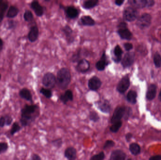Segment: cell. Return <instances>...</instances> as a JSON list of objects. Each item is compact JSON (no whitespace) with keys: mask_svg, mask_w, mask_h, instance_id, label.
Instances as JSON below:
<instances>
[{"mask_svg":"<svg viewBox=\"0 0 161 160\" xmlns=\"http://www.w3.org/2000/svg\"><path fill=\"white\" fill-rule=\"evenodd\" d=\"M38 106L36 105H25L21 110L20 123L23 126H27L36 119L34 114L37 110Z\"/></svg>","mask_w":161,"mask_h":160,"instance_id":"1","label":"cell"},{"mask_svg":"<svg viewBox=\"0 0 161 160\" xmlns=\"http://www.w3.org/2000/svg\"><path fill=\"white\" fill-rule=\"evenodd\" d=\"M71 74L69 69L63 68L57 73L56 83L59 88L65 89L69 86L71 81Z\"/></svg>","mask_w":161,"mask_h":160,"instance_id":"2","label":"cell"},{"mask_svg":"<svg viewBox=\"0 0 161 160\" xmlns=\"http://www.w3.org/2000/svg\"><path fill=\"white\" fill-rule=\"evenodd\" d=\"M126 109L127 107L125 106H118L116 108L111 119V123L113 124L121 121V119L125 116Z\"/></svg>","mask_w":161,"mask_h":160,"instance_id":"3","label":"cell"},{"mask_svg":"<svg viewBox=\"0 0 161 160\" xmlns=\"http://www.w3.org/2000/svg\"><path fill=\"white\" fill-rule=\"evenodd\" d=\"M151 19L152 18L150 14L144 13L141 17H139L137 20L136 24L141 29H145L149 27L151 24Z\"/></svg>","mask_w":161,"mask_h":160,"instance_id":"4","label":"cell"},{"mask_svg":"<svg viewBox=\"0 0 161 160\" xmlns=\"http://www.w3.org/2000/svg\"><path fill=\"white\" fill-rule=\"evenodd\" d=\"M139 12L134 8L129 7L124 10V18L125 20L129 22L135 20L138 18Z\"/></svg>","mask_w":161,"mask_h":160,"instance_id":"5","label":"cell"},{"mask_svg":"<svg viewBox=\"0 0 161 160\" xmlns=\"http://www.w3.org/2000/svg\"><path fill=\"white\" fill-rule=\"evenodd\" d=\"M56 83V79L53 74L48 72L44 75L42 79V84L48 89L53 88Z\"/></svg>","mask_w":161,"mask_h":160,"instance_id":"6","label":"cell"},{"mask_svg":"<svg viewBox=\"0 0 161 160\" xmlns=\"http://www.w3.org/2000/svg\"><path fill=\"white\" fill-rule=\"evenodd\" d=\"M126 23L122 22L119 24V29L118 31V34L122 39L130 40L132 38V34L126 27Z\"/></svg>","mask_w":161,"mask_h":160,"instance_id":"7","label":"cell"},{"mask_svg":"<svg viewBox=\"0 0 161 160\" xmlns=\"http://www.w3.org/2000/svg\"><path fill=\"white\" fill-rule=\"evenodd\" d=\"M130 81L128 76H125L123 77L118 83L117 86V90L121 94H124L129 87Z\"/></svg>","mask_w":161,"mask_h":160,"instance_id":"8","label":"cell"},{"mask_svg":"<svg viewBox=\"0 0 161 160\" xmlns=\"http://www.w3.org/2000/svg\"><path fill=\"white\" fill-rule=\"evenodd\" d=\"M135 54L133 52H128L126 54L122 59V65L124 68L131 66L135 60Z\"/></svg>","mask_w":161,"mask_h":160,"instance_id":"9","label":"cell"},{"mask_svg":"<svg viewBox=\"0 0 161 160\" xmlns=\"http://www.w3.org/2000/svg\"><path fill=\"white\" fill-rule=\"evenodd\" d=\"M97 109L105 114L109 113L111 110V106L109 102L107 100L98 101L96 103Z\"/></svg>","mask_w":161,"mask_h":160,"instance_id":"10","label":"cell"},{"mask_svg":"<svg viewBox=\"0 0 161 160\" xmlns=\"http://www.w3.org/2000/svg\"><path fill=\"white\" fill-rule=\"evenodd\" d=\"M102 85L100 79L96 76L92 77L88 82V86L92 91H97Z\"/></svg>","mask_w":161,"mask_h":160,"instance_id":"11","label":"cell"},{"mask_svg":"<svg viewBox=\"0 0 161 160\" xmlns=\"http://www.w3.org/2000/svg\"><path fill=\"white\" fill-rule=\"evenodd\" d=\"M126 154L120 149H116L112 152L109 160H125Z\"/></svg>","mask_w":161,"mask_h":160,"instance_id":"12","label":"cell"},{"mask_svg":"<svg viewBox=\"0 0 161 160\" xmlns=\"http://www.w3.org/2000/svg\"><path fill=\"white\" fill-rule=\"evenodd\" d=\"M90 68V64L89 61L86 59H82L79 61L78 65L76 66V69L77 71L82 73L87 72Z\"/></svg>","mask_w":161,"mask_h":160,"instance_id":"13","label":"cell"},{"mask_svg":"<svg viewBox=\"0 0 161 160\" xmlns=\"http://www.w3.org/2000/svg\"><path fill=\"white\" fill-rule=\"evenodd\" d=\"M64 157L68 160H75L77 158V151L75 147H69L64 152Z\"/></svg>","mask_w":161,"mask_h":160,"instance_id":"14","label":"cell"},{"mask_svg":"<svg viewBox=\"0 0 161 160\" xmlns=\"http://www.w3.org/2000/svg\"><path fill=\"white\" fill-rule=\"evenodd\" d=\"M108 65L107 57L105 52L102 54L101 59L96 64V67L99 71H103L105 70V68Z\"/></svg>","mask_w":161,"mask_h":160,"instance_id":"15","label":"cell"},{"mask_svg":"<svg viewBox=\"0 0 161 160\" xmlns=\"http://www.w3.org/2000/svg\"><path fill=\"white\" fill-rule=\"evenodd\" d=\"M38 36L39 29L37 26H33L31 27L28 35V39L30 41L35 42L37 39Z\"/></svg>","mask_w":161,"mask_h":160,"instance_id":"16","label":"cell"},{"mask_svg":"<svg viewBox=\"0 0 161 160\" xmlns=\"http://www.w3.org/2000/svg\"><path fill=\"white\" fill-rule=\"evenodd\" d=\"M157 85L155 84H151L147 89L146 94V98L148 100L151 101L154 99L157 95Z\"/></svg>","mask_w":161,"mask_h":160,"instance_id":"17","label":"cell"},{"mask_svg":"<svg viewBox=\"0 0 161 160\" xmlns=\"http://www.w3.org/2000/svg\"><path fill=\"white\" fill-rule=\"evenodd\" d=\"M32 9L35 11V13L38 17H41L43 14V9L42 7L40 4L37 1H33L31 4Z\"/></svg>","mask_w":161,"mask_h":160,"instance_id":"18","label":"cell"},{"mask_svg":"<svg viewBox=\"0 0 161 160\" xmlns=\"http://www.w3.org/2000/svg\"><path fill=\"white\" fill-rule=\"evenodd\" d=\"M128 3L134 8H143L147 7V0H130Z\"/></svg>","mask_w":161,"mask_h":160,"instance_id":"19","label":"cell"},{"mask_svg":"<svg viewBox=\"0 0 161 160\" xmlns=\"http://www.w3.org/2000/svg\"><path fill=\"white\" fill-rule=\"evenodd\" d=\"M20 96L21 98L27 101H31L32 102L33 101V99H32V94L31 92L27 88H23L20 91L19 93Z\"/></svg>","mask_w":161,"mask_h":160,"instance_id":"20","label":"cell"},{"mask_svg":"<svg viewBox=\"0 0 161 160\" xmlns=\"http://www.w3.org/2000/svg\"><path fill=\"white\" fill-rule=\"evenodd\" d=\"M60 100L64 104H66L69 101L73 100V95L71 90H67L64 95H61L60 97Z\"/></svg>","mask_w":161,"mask_h":160,"instance_id":"21","label":"cell"},{"mask_svg":"<svg viewBox=\"0 0 161 160\" xmlns=\"http://www.w3.org/2000/svg\"><path fill=\"white\" fill-rule=\"evenodd\" d=\"M80 22L83 25L85 26H93L95 22L92 18L89 16H83L80 18Z\"/></svg>","mask_w":161,"mask_h":160,"instance_id":"22","label":"cell"},{"mask_svg":"<svg viewBox=\"0 0 161 160\" xmlns=\"http://www.w3.org/2000/svg\"><path fill=\"white\" fill-rule=\"evenodd\" d=\"M129 150L132 155L137 156L141 153V147L136 143H132L130 145Z\"/></svg>","mask_w":161,"mask_h":160,"instance_id":"23","label":"cell"},{"mask_svg":"<svg viewBox=\"0 0 161 160\" xmlns=\"http://www.w3.org/2000/svg\"><path fill=\"white\" fill-rule=\"evenodd\" d=\"M114 53L115 56L114 60L116 63H119L122 60V55L123 54V50L119 45H117L114 48Z\"/></svg>","mask_w":161,"mask_h":160,"instance_id":"24","label":"cell"},{"mask_svg":"<svg viewBox=\"0 0 161 160\" xmlns=\"http://www.w3.org/2000/svg\"><path fill=\"white\" fill-rule=\"evenodd\" d=\"M67 15L69 18L71 19L75 18L79 14L78 10L74 7L70 6L67 9Z\"/></svg>","mask_w":161,"mask_h":160,"instance_id":"25","label":"cell"},{"mask_svg":"<svg viewBox=\"0 0 161 160\" xmlns=\"http://www.w3.org/2000/svg\"><path fill=\"white\" fill-rule=\"evenodd\" d=\"M137 94L135 91L130 90L127 95V100L130 103L132 104H136L137 102Z\"/></svg>","mask_w":161,"mask_h":160,"instance_id":"26","label":"cell"},{"mask_svg":"<svg viewBox=\"0 0 161 160\" xmlns=\"http://www.w3.org/2000/svg\"><path fill=\"white\" fill-rule=\"evenodd\" d=\"M19 12V10L16 7L14 6H11L9 8L7 17L8 18H14L17 16Z\"/></svg>","mask_w":161,"mask_h":160,"instance_id":"27","label":"cell"},{"mask_svg":"<svg viewBox=\"0 0 161 160\" xmlns=\"http://www.w3.org/2000/svg\"><path fill=\"white\" fill-rule=\"evenodd\" d=\"M98 3L97 0H88L83 3L82 6L85 9H91L95 7Z\"/></svg>","mask_w":161,"mask_h":160,"instance_id":"28","label":"cell"},{"mask_svg":"<svg viewBox=\"0 0 161 160\" xmlns=\"http://www.w3.org/2000/svg\"><path fill=\"white\" fill-rule=\"evenodd\" d=\"M122 125H123V123H122V121L116 122V123L112 124V125L110 127V131L113 133H116L119 131V130L122 127Z\"/></svg>","mask_w":161,"mask_h":160,"instance_id":"29","label":"cell"},{"mask_svg":"<svg viewBox=\"0 0 161 160\" xmlns=\"http://www.w3.org/2000/svg\"><path fill=\"white\" fill-rule=\"evenodd\" d=\"M89 119L94 123H97L100 120V117L96 112L92 111L89 114Z\"/></svg>","mask_w":161,"mask_h":160,"instance_id":"30","label":"cell"},{"mask_svg":"<svg viewBox=\"0 0 161 160\" xmlns=\"http://www.w3.org/2000/svg\"><path fill=\"white\" fill-rule=\"evenodd\" d=\"M154 63L157 67L161 66V56L158 53H156L154 56Z\"/></svg>","mask_w":161,"mask_h":160,"instance_id":"31","label":"cell"},{"mask_svg":"<svg viewBox=\"0 0 161 160\" xmlns=\"http://www.w3.org/2000/svg\"><path fill=\"white\" fill-rule=\"evenodd\" d=\"M21 127L19 126V124L17 122H15L13 123L12 127H11V130H10V134L13 136L18 132L19 131Z\"/></svg>","mask_w":161,"mask_h":160,"instance_id":"32","label":"cell"},{"mask_svg":"<svg viewBox=\"0 0 161 160\" xmlns=\"http://www.w3.org/2000/svg\"><path fill=\"white\" fill-rule=\"evenodd\" d=\"M105 158V154L104 152H100L96 155L91 157L90 160H104Z\"/></svg>","mask_w":161,"mask_h":160,"instance_id":"33","label":"cell"},{"mask_svg":"<svg viewBox=\"0 0 161 160\" xmlns=\"http://www.w3.org/2000/svg\"><path fill=\"white\" fill-rule=\"evenodd\" d=\"M34 16L33 13L30 10H26L24 14V18L25 21L29 22L33 19Z\"/></svg>","mask_w":161,"mask_h":160,"instance_id":"34","label":"cell"},{"mask_svg":"<svg viewBox=\"0 0 161 160\" xmlns=\"http://www.w3.org/2000/svg\"><path fill=\"white\" fill-rule=\"evenodd\" d=\"M40 93L47 98L50 99L52 96V92L50 89L42 88L41 89Z\"/></svg>","mask_w":161,"mask_h":160,"instance_id":"35","label":"cell"},{"mask_svg":"<svg viewBox=\"0 0 161 160\" xmlns=\"http://www.w3.org/2000/svg\"><path fill=\"white\" fill-rule=\"evenodd\" d=\"M114 146H115V142L113 141L107 140L103 146V149L104 150H107V149H110V148L114 147Z\"/></svg>","mask_w":161,"mask_h":160,"instance_id":"36","label":"cell"},{"mask_svg":"<svg viewBox=\"0 0 161 160\" xmlns=\"http://www.w3.org/2000/svg\"><path fill=\"white\" fill-rule=\"evenodd\" d=\"M52 144L57 148H60L63 144V141L61 138H58L52 141Z\"/></svg>","mask_w":161,"mask_h":160,"instance_id":"37","label":"cell"},{"mask_svg":"<svg viewBox=\"0 0 161 160\" xmlns=\"http://www.w3.org/2000/svg\"><path fill=\"white\" fill-rule=\"evenodd\" d=\"M63 31L65 33V35H66L67 38H69V37H71V36L73 33V31L70 26H68V25L65 26L63 28Z\"/></svg>","mask_w":161,"mask_h":160,"instance_id":"38","label":"cell"},{"mask_svg":"<svg viewBox=\"0 0 161 160\" xmlns=\"http://www.w3.org/2000/svg\"><path fill=\"white\" fill-rule=\"evenodd\" d=\"M8 144L6 142H0V154L4 153L8 149Z\"/></svg>","mask_w":161,"mask_h":160,"instance_id":"39","label":"cell"},{"mask_svg":"<svg viewBox=\"0 0 161 160\" xmlns=\"http://www.w3.org/2000/svg\"><path fill=\"white\" fill-rule=\"evenodd\" d=\"M132 109L130 107H127L126 111L125 114V116L124 117L125 120H128L129 118L132 115Z\"/></svg>","mask_w":161,"mask_h":160,"instance_id":"40","label":"cell"},{"mask_svg":"<svg viewBox=\"0 0 161 160\" xmlns=\"http://www.w3.org/2000/svg\"><path fill=\"white\" fill-rule=\"evenodd\" d=\"M6 118V125L7 126H9L11 125L13 121V118L11 116L9 115H7L5 116Z\"/></svg>","mask_w":161,"mask_h":160,"instance_id":"41","label":"cell"},{"mask_svg":"<svg viewBox=\"0 0 161 160\" xmlns=\"http://www.w3.org/2000/svg\"><path fill=\"white\" fill-rule=\"evenodd\" d=\"M124 47H125L126 50L129 51L132 49V48H133V45L130 43H126L124 44Z\"/></svg>","mask_w":161,"mask_h":160,"instance_id":"42","label":"cell"},{"mask_svg":"<svg viewBox=\"0 0 161 160\" xmlns=\"http://www.w3.org/2000/svg\"><path fill=\"white\" fill-rule=\"evenodd\" d=\"M6 125V118L5 116L0 117V127H3Z\"/></svg>","mask_w":161,"mask_h":160,"instance_id":"43","label":"cell"},{"mask_svg":"<svg viewBox=\"0 0 161 160\" xmlns=\"http://www.w3.org/2000/svg\"><path fill=\"white\" fill-rule=\"evenodd\" d=\"M16 26V23L14 21L10 20L8 22V29H12Z\"/></svg>","mask_w":161,"mask_h":160,"instance_id":"44","label":"cell"},{"mask_svg":"<svg viewBox=\"0 0 161 160\" xmlns=\"http://www.w3.org/2000/svg\"><path fill=\"white\" fill-rule=\"evenodd\" d=\"M8 7V4L6 3H3V1H0V8L2 9V12L4 11Z\"/></svg>","mask_w":161,"mask_h":160,"instance_id":"45","label":"cell"},{"mask_svg":"<svg viewBox=\"0 0 161 160\" xmlns=\"http://www.w3.org/2000/svg\"><path fill=\"white\" fill-rule=\"evenodd\" d=\"M31 160H42V159L38 155L34 154L31 157Z\"/></svg>","mask_w":161,"mask_h":160,"instance_id":"46","label":"cell"},{"mask_svg":"<svg viewBox=\"0 0 161 160\" xmlns=\"http://www.w3.org/2000/svg\"><path fill=\"white\" fill-rule=\"evenodd\" d=\"M132 136H133V135L131 133H127L126 135H125V139L127 142H130V140L132 139Z\"/></svg>","mask_w":161,"mask_h":160,"instance_id":"47","label":"cell"},{"mask_svg":"<svg viewBox=\"0 0 161 160\" xmlns=\"http://www.w3.org/2000/svg\"><path fill=\"white\" fill-rule=\"evenodd\" d=\"M149 160H161V155L153 156L149 158Z\"/></svg>","mask_w":161,"mask_h":160,"instance_id":"48","label":"cell"},{"mask_svg":"<svg viewBox=\"0 0 161 160\" xmlns=\"http://www.w3.org/2000/svg\"><path fill=\"white\" fill-rule=\"evenodd\" d=\"M155 4V1L153 0H147V7L153 6Z\"/></svg>","mask_w":161,"mask_h":160,"instance_id":"49","label":"cell"},{"mask_svg":"<svg viewBox=\"0 0 161 160\" xmlns=\"http://www.w3.org/2000/svg\"><path fill=\"white\" fill-rule=\"evenodd\" d=\"M125 1L124 0H116L115 1V4L117 6H121L123 4Z\"/></svg>","mask_w":161,"mask_h":160,"instance_id":"50","label":"cell"},{"mask_svg":"<svg viewBox=\"0 0 161 160\" xmlns=\"http://www.w3.org/2000/svg\"><path fill=\"white\" fill-rule=\"evenodd\" d=\"M3 48V41L1 38H0V52L2 50Z\"/></svg>","mask_w":161,"mask_h":160,"instance_id":"51","label":"cell"},{"mask_svg":"<svg viewBox=\"0 0 161 160\" xmlns=\"http://www.w3.org/2000/svg\"><path fill=\"white\" fill-rule=\"evenodd\" d=\"M3 13H0V23L2 21L3 18Z\"/></svg>","mask_w":161,"mask_h":160,"instance_id":"52","label":"cell"},{"mask_svg":"<svg viewBox=\"0 0 161 160\" xmlns=\"http://www.w3.org/2000/svg\"><path fill=\"white\" fill-rule=\"evenodd\" d=\"M158 98L159 99V100L161 101V90L160 92Z\"/></svg>","mask_w":161,"mask_h":160,"instance_id":"53","label":"cell"},{"mask_svg":"<svg viewBox=\"0 0 161 160\" xmlns=\"http://www.w3.org/2000/svg\"><path fill=\"white\" fill-rule=\"evenodd\" d=\"M127 160H132V159H131L130 158L128 159Z\"/></svg>","mask_w":161,"mask_h":160,"instance_id":"54","label":"cell"},{"mask_svg":"<svg viewBox=\"0 0 161 160\" xmlns=\"http://www.w3.org/2000/svg\"><path fill=\"white\" fill-rule=\"evenodd\" d=\"M1 75L0 74V80H1Z\"/></svg>","mask_w":161,"mask_h":160,"instance_id":"55","label":"cell"}]
</instances>
